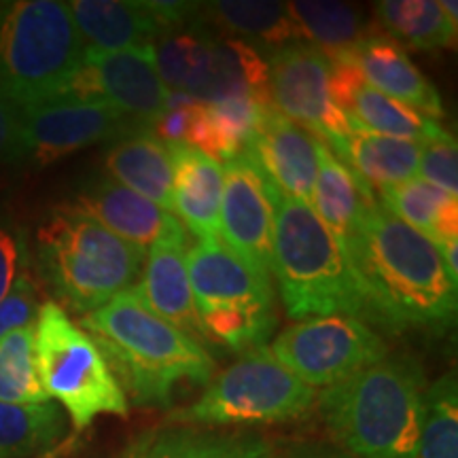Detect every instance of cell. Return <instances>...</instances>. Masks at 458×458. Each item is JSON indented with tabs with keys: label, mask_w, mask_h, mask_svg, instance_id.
<instances>
[{
	"label": "cell",
	"mask_w": 458,
	"mask_h": 458,
	"mask_svg": "<svg viewBox=\"0 0 458 458\" xmlns=\"http://www.w3.org/2000/svg\"><path fill=\"white\" fill-rule=\"evenodd\" d=\"M374 303L377 327L442 331L456 320V283L437 244L376 202L344 242Z\"/></svg>",
	"instance_id": "1"
},
{
	"label": "cell",
	"mask_w": 458,
	"mask_h": 458,
	"mask_svg": "<svg viewBox=\"0 0 458 458\" xmlns=\"http://www.w3.org/2000/svg\"><path fill=\"white\" fill-rule=\"evenodd\" d=\"M79 327L96 342L119 386L139 405H170L179 382L208 385L213 380L210 352L157 317L139 284L85 314Z\"/></svg>",
	"instance_id": "2"
},
{
	"label": "cell",
	"mask_w": 458,
	"mask_h": 458,
	"mask_svg": "<svg viewBox=\"0 0 458 458\" xmlns=\"http://www.w3.org/2000/svg\"><path fill=\"white\" fill-rule=\"evenodd\" d=\"M267 189L274 210L272 274L286 317L306 320L346 314L377 325L374 303L342 240L310 206L284 196L272 181Z\"/></svg>",
	"instance_id": "3"
},
{
	"label": "cell",
	"mask_w": 458,
	"mask_h": 458,
	"mask_svg": "<svg viewBox=\"0 0 458 458\" xmlns=\"http://www.w3.org/2000/svg\"><path fill=\"white\" fill-rule=\"evenodd\" d=\"M425 374L405 354L385 357L318 394L325 425L352 458H418Z\"/></svg>",
	"instance_id": "4"
},
{
	"label": "cell",
	"mask_w": 458,
	"mask_h": 458,
	"mask_svg": "<svg viewBox=\"0 0 458 458\" xmlns=\"http://www.w3.org/2000/svg\"><path fill=\"white\" fill-rule=\"evenodd\" d=\"M37 266L57 306L85 314L134 286L145 250L102 227L77 206H60L37 229Z\"/></svg>",
	"instance_id": "5"
},
{
	"label": "cell",
	"mask_w": 458,
	"mask_h": 458,
	"mask_svg": "<svg viewBox=\"0 0 458 458\" xmlns=\"http://www.w3.org/2000/svg\"><path fill=\"white\" fill-rule=\"evenodd\" d=\"M83 51L68 3H0V88L21 108L55 98Z\"/></svg>",
	"instance_id": "6"
},
{
	"label": "cell",
	"mask_w": 458,
	"mask_h": 458,
	"mask_svg": "<svg viewBox=\"0 0 458 458\" xmlns=\"http://www.w3.org/2000/svg\"><path fill=\"white\" fill-rule=\"evenodd\" d=\"M34 346L45 393L66 411L77 431L88 428L98 416H128V394L100 348L57 301L38 308Z\"/></svg>",
	"instance_id": "7"
},
{
	"label": "cell",
	"mask_w": 458,
	"mask_h": 458,
	"mask_svg": "<svg viewBox=\"0 0 458 458\" xmlns=\"http://www.w3.org/2000/svg\"><path fill=\"white\" fill-rule=\"evenodd\" d=\"M317 399L314 388L280 365L270 348L261 346L215 376L198 401L176 410L170 420L210 428L276 425L306 416Z\"/></svg>",
	"instance_id": "8"
},
{
	"label": "cell",
	"mask_w": 458,
	"mask_h": 458,
	"mask_svg": "<svg viewBox=\"0 0 458 458\" xmlns=\"http://www.w3.org/2000/svg\"><path fill=\"white\" fill-rule=\"evenodd\" d=\"M267 348L280 365L314 391H325L388 357L385 337L369 323L346 314L300 320Z\"/></svg>",
	"instance_id": "9"
},
{
	"label": "cell",
	"mask_w": 458,
	"mask_h": 458,
	"mask_svg": "<svg viewBox=\"0 0 458 458\" xmlns=\"http://www.w3.org/2000/svg\"><path fill=\"white\" fill-rule=\"evenodd\" d=\"M267 72L272 105L335 151L351 131V119L335 105L329 57L308 41L289 43L272 51Z\"/></svg>",
	"instance_id": "10"
},
{
	"label": "cell",
	"mask_w": 458,
	"mask_h": 458,
	"mask_svg": "<svg viewBox=\"0 0 458 458\" xmlns=\"http://www.w3.org/2000/svg\"><path fill=\"white\" fill-rule=\"evenodd\" d=\"M168 94L159 79L153 45H145L122 51L85 49L81 66L55 98L105 100L139 123L153 128L165 113Z\"/></svg>",
	"instance_id": "11"
},
{
	"label": "cell",
	"mask_w": 458,
	"mask_h": 458,
	"mask_svg": "<svg viewBox=\"0 0 458 458\" xmlns=\"http://www.w3.org/2000/svg\"><path fill=\"white\" fill-rule=\"evenodd\" d=\"M147 128L105 100L55 98L21 108L17 159L49 165L96 142Z\"/></svg>",
	"instance_id": "12"
},
{
	"label": "cell",
	"mask_w": 458,
	"mask_h": 458,
	"mask_svg": "<svg viewBox=\"0 0 458 458\" xmlns=\"http://www.w3.org/2000/svg\"><path fill=\"white\" fill-rule=\"evenodd\" d=\"M221 165V242L257 276L272 283L274 210L267 189L270 181L249 151Z\"/></svg>",
	"instance_id": "13"
},
{
	"label": "cell",
	"mask_w": 458,
	"mask_h": 458,
	"mask_svg": "<svg viewBox=\"0 0 458 458\" xmlns=\"http://www.w3.org/2000/svg\"><path fill=\"white\" fill-rule=\"evenodd\" d=\"M187 274L198 317L210 310L276 308L272 283L244 266L221 238L198 240L187 249Z\"/></svg>",
	"instance_id": "14"
},
{
	"label": "cell",
	"mask_w": 458,
	"mask_h": 458,
	"mask_svg": "<svg viewBox=\"0 0 458 458\" xmlns=\"http://www.w3.org/2000/svg\"><path fill=\"white\" fill-rule=\"evenodd\" d=\"M246 151L284 196L310 206L318 174L317 136L270 105L263 108L259 128Z\"/></svg>",
	"instance_id": "15"
},
{
	"label": "cell",
	"mask_w": 458,
	"mask_h": 458,
	"mask_svg": "<svg viewBox=\"0 0 458 458\" xmlns=\"http://www.w3.org/2000/svg\"><path fill=\"white\" fill-rule=\"evenodd\" d=\"M331 66H334L331 89H334L335 105L346 113L351 122L363 125L365 130L376 131V134L420 142V145L445 134L444 125L437 119L427 117L403 102L388 98L369 88L351 55L334 60Z\"/></svg>",
	"instance_id": "16"
},
{
	"label": "cell",
	"mask_w": 458,
	"mask_h": 458,
	"mask_svg": "<svg viewBox=\"0 0 458 458\" xmlns=\"http://www.w3.org/2000/svg\"><path fill=\"white\" fill-rule=\"evenodd\" d=\"M189 236L185 227L172 229L148 246L145 276L139 284L147 306L165 323L196 340L208 351L202 320L198 317L193 291L187 274Z\"/></svg>",
	"instance_id": "17"
},
{
	"label": "cell",
	"mask_w": 458,
	"mask_h": 458,
	"mask_svg": "<svg viewBox=\"0 0 458 458\" xmlns=\"http://www.w3.org/2000/svg\"><path fill=\"white\" fill-rule=\"evenodd\" d=\"M72 206L140 250L148 249L157 238L182 225L174 215L165 213L157 204L119 185L111 176L89 181L79 191L77 202Z\"/></svg>",
	"instance_id": "18"
},
{
	"label": "cell",
	"mask_w": 458,
	"mask_h": 458,
	"mask_svg": "<svg viewBox=\"0 0 458 458\" xmlns=\"http://www.w3.org/2000/svg\"><path fill=\"white\" fill-rule=\"evenodd\" d=\"M351 60L363 81L388 98L403 102L427 117H444L442 98L405 49L386 34L369 32L352 49Z\"/></svg>",
	"instance_id": "19"
},
{
	"label": "cell",
	"mask_w": 458,
	"mask_h": 458,
	"mask_svg": "<svg viewBox=\"0 0 458 458\" xmlns=\"http://www.w3.org/2000/svg\"><path fill=\"white\" fill-rule=\"evenodd\" d=\"M68 9L85 49L145 47L168 32L148 0H72Z\"/></svg>",
	"instance_id": "20"
},
{
	"label": "cell",
	"mask_w": 458,
	"mask_h": 458,
	"mask_svg": "<svg viewBox=\"0 0 458 458\" xmlns=\"http://www.w3.org/2000/svg\"><path fill=\"white\" fill-rule=\"evenodd\" d=\"M172 159L174 213L198 240L219 238L223 165L189 145H165Z\"/></svg>",
	"instance_id": "21"
},
{
	"label": "cell",
	"mask_w": 458,
	"mask_h": 458,
	"mask_svg": "<svg viewBox=\"0 0 458 458\" xmlns=\"http://www.w3.org/2000/svg\"><path fill=\"white\" fill-rule=\"evenodd\" d=\"M119 458H274V450L257 435L174 425L142 431Z\"/></svg>",
	"instance_id": "22"
},
{
	"label": "cell",
	"mask_w": 458,
	"mask_h": 458,
	"mask_svg": "<svg viewBox=\"0 0 458 458\" xmlns=\"http://www.w3.org/2000/svg\"><path fill=\"white\" fill-rule=\"evenodd\" d=\"M105 168L119 185L174 215L170 151L151 128L131 130L113 140L105 153Z\"/></svg>",
	"instance_id": "23"
},
{
	"label": "cell",
	"mask_w": 458,
	"mask_h": 458,
	"mask_svg": "<svg viewBox=\"0 0 458 458\" xmlns=\"http://www.w3.org/2000/svg\"><path fill=\"white\" fill-rule=\"evenodd\" d=\"M318 174L314 182L310 208L342 242L357 232L377 202L368 182L346 165L331 148L317 139Z\"/></svg>",
	"instance_id": "24"
},
{
	"label": "cell",
	"mask_w": 458,
	"mask_h": 458,
	"mask_svg": "<svg viewBox=\"0 0 458 458\" xmlns=\"http://www.w3.org/2000/svg\"><path fill=\"white\" fill-rule=\"evenodd\" d=\"M249 94L263 102L270 100V72L259 49L233 37L216 34L204 72L191 85L187 96L193 100L216 102L229 96Z\"/></svg>",
	"instance_id": "25"
},
{
	"label": "cell",
	"mask_w": 458,
	"mask_h": 458,
	"mask_svg": "<svg viewBox=\"0 0 458 458\" xmlns=\"http://www.w3.org/2000/svg\"><path fill=\"white\" fill-rule=\"evenodd\" d=\"M199 7L213 30L236 34L238 41L255 49H266L267 55L284 45L303 41L300 26L286 3L219 0V3H204Z\"/></svg>",
	"instance_id": "26"
},
{
	"label": "cell",
	"mask_w": 458,
	"mask_h": 458,
	"mask_svg": "<svg viewBox=\"0 0 458 458\" xmlns=\"http://www.w3.org/2000/svg\"><path fill=\"white\" fill-rule=\"evenodd\" d=\"M334 153L369 187L376 185L377 189L411 181L420 164V142L376 134L354 122Z\"/></svg>",
	"instance_id": "27"
},
{
	"label": "cell",
	"mask_w": 458,
	"mask_h": 458,
	"mask_svg": "<svg viewBox=\"0 0 458 458\" xmlns=\"http://www.w3.org/2000/svg\"><path fill=\"white\" fill-rule=\"evenodd\" d=\"M377 202L435 244L458 238V198L422 179L377 189Z\"/></svg>",
	"instance_id": "28"
},
{
	"label": "cell",
	"mask_w": 458,
	"mask_h": 458,
	"mask_svg": "<svg viewBox=\"0 0 458 458\" xmlns=\"http://www.w3.org/2000/svg\"><path fill=\"white\" fill-rule=\"evenodd\" d=\"M377 26L388 38L411 49H450L456 43L458 26L439 0H382L374 4Z\"/></svg>",
	"instance_id": "29"
},
{
	"label": "cell",
	"mask_w": 458,
	"mask_h": 458,
	"mask_svg": "<svg viewBox=\"0 0 458 458\" xmlns=\"http://www.w3.org/2000/svg\"><path fill=\"white\" fill-rule=\"evenodd\" d=\"M286 4L300 26L303 41L318 47L331 62L351 55L352 49L374 32L363 11L352 4L323 0H297Z\"/></svg>",
	"instance_id": "30"
},
{
	"label": "cell",
	"mask_w": 458,
	"mask_h": 458,
	"mask_svg": "<svg viewBox=\"0 0 458 458\" xmlns=\"http://www.w3.org/2000/svg\"><path fill=\"white\" fill-rule=\"evenodd\" d=\"M215 38L216 32L204 20L199 7L196 20L172 28L153 43L156 66L165 89L176 94H187L191 89V85L204 72Z\"/></svg>",
	"instance_id": "31"
},
{
	"label": "cell",
	"mask_w": 458,
	"mask_h": 458,
	"mask_svg": "<svg viewBox=\"0 0 458 458\" xmlns=\"http://www.w3.org/2000/svg\"><path fill=\"white\" fill-rule=\"evenodd\" d=\"M66 433L64 410L55 403H0V458L47 454Z\"/></svg>",
	"instance_id": "32"
},
{
	"label": "cell",
	"mask_w": 458,
	"mask_h": 458,
	"mask_svg": "<svg viewBox=\"0 0 458 458\" xmlns=\"http://www.w3.org/2000/svg\"><path fill=\"white\" fill-rule=\"evenodd\" d=\"M51 401L41 385L34 323L0 337V403L37 405Z\"/></svg>",
	"instance_id": "33"
},
{
	"label": "cell",
	"mask_w": 458,
	"mask_h": 458,
	"mask_svg": "<svg viewBox=\"0 0 458 458\" xmlns=\"http://www.w3.org/2000/svg\"><path fill=\"white\" fill-rule=\"evenodd\" d=\"M418 458H458V385L454 371L427 386Z\"/></svg>",
	"instance_id": "34"
},
{
	"label": "cell",
	"mask_w": 458,
	"mask_h": 458,
	"mask_svg": "<svg viewBox=\"0 0 458 458\" xmlns=\"http://www.w3.org/2000/svg\"><path fill=\"white\" fill-rule=\"evenodd\" d=\"M418 174L428 185L458 198V147L450 131H445L439 139L422 142Z\"/></svg>",
	"instance_id": "35"
},
{
	"label": "cell",
	"mask_w": 458,
	"mask_h": 458,
	"mask_svg": "<svg viewBox=\"0 0 458 458\" xmlns=\"http://www.w3.org/2000/svg\"><path fill=\"white\" fill-rule=\"evenodd\" d=\"M38 293L37 286H34L32 278L24 274L13 291L0 301V337H4L11 331L26 327L37 320L38 314Z\"/></svg>",
	"instance_id": "36"
},
{
	"label": "cell",
	"mask_w": 458,
	"mask_h": 458,
	"mask_svg": "<svg viewBox=\"0 0 458 458\" xmlns=\"http://www.w3.org/2000/svg\"><path fill=\"white\" fill-rule=\"evenodd\" d=\"M28 249L24 236L7 223H0V301L7 297L17 280L26 274Z\"/></svg>",
	"instance_id": "37"
},
{
	"label": "cell",
	"mask_w": 458,
	"mask_h": 458,
	"mask_svg": "<svg viewBox=\"0 0 458 458\" xmlns=\"http://www.w3.org/2000/svg\"><path fill=\"white\" fill-rule=\"evenodd\" d=\"M21 106L0 88V162H15L20 145Z\"/></svg>",
	"instance_id": "38"
},
{
	"label": "cell",
	"mask_w": 458,
	"mask_h": 458,
	"mask_svg": "<svg viewBox=\"0 0 458 458\" xmlns=\"http://www.w3.org/2000/svg\"><path fill=\"white\" fill-rule=\"evenodd\" d=\"M283 458H352V456L344 450L331 448V445L308 444V445H297L295 450H291L289 454H284Z\"/></svg>",
	"instance_id": "39"
},
{
	"label": "cell",
	"mask_w": 458,
	"mask_h": 458,
	"mask_svg": "<svg viewBox=\"0 0 458 458\" xmlns=\"http://www.w3.org/2000/svg\"><path fill=\"white\" fill-rule=\"evenodd\" d=\"M437 249H439V255H442L445 270H448V276L458 284V238L439 244Z\"/></svg>",
	"instance_id": "40"
},
{
	"label": "cell",
	"mask_w": 458,
	"mask_h": 458,
	"mask_svg": "<svg viewBox=\"0 0 458 458\" xmlns=\"http://www.w3.org/2000/svg\"><path fill=\"white\" fill-rule=\"evenodd\" d=\"M439 7L444 9V13L448 15L452 21H456L458 24V3L456 0H439Z\"/></svg>",
	"instance_id": "41"
}]
</instances>
